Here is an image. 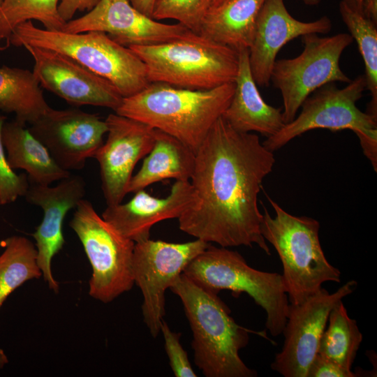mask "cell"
Instances as JSON below:
<instances>
[{
	"mask_svg": "<svg viewBox=\"0 0 377 377\" xmlns=\"http://www.w3.org/2000/svg\"><path fill=\"white\" fill-rule=\"evenodd\" d=\"M108 136L95 158L100 167L101 188L108 206L121 203L136 163L148 155L155 142V128L140 121L109 114Z\"/></svg>",
	"mask_w": 377,
	"mask_h": 377,
	"instance_id": "obj_14",
	"label": "cell"
},
{
	"mask_svg": "<svg viewBox=\"0 0 377 377\" xmlns=\"http://www.w3.org/2000/svg\"><path fill=\"white\" fill-rule=\"evenodd\" d=\"M227 0H212V5L209 9L216 8V6L221 5Z\"/></svg>",
	"mask_w": 377,
	"mask_h": 377,
	"instance_id": "obj_38",
	"label": "cell"
},
{
	"mask_svg": "<svg viewBox=\"0 0 377 377\" xmlns=\"http://www.w3.org/2000/svg\"><path fill=\"white\" fill-rule=\"evenodd\" d=\"M134 193L126 203L107 206L101 214L104 220L134 242L149 239L154 224L179 219L198 201L190 181L176 180L169 195L163 198L154 197L145 189Z\"/></svg>",
	"mask_w": 377,
	"mask_h": 377,
	"instance_id": "obj_19",
	"label": "cell"
},
{
	"mask_svg": "<svg viewBox=\"0 0 377 377\" xmlns=\"http://www.w3.org/2000/svg\"><path fill=\"white\" fill-rule=\"evenodd\" d=\"M209 244L199 239L185 243L150 238L135 242L132 260L133 279L142 292L143 320L153 337L160 333L165 314L166 290Z\"/></svg>",
	"mask_w": 377,
	"mask_h": 377,
	"instance_id": "obj_11",
	"label": "cell"
},
{
	"mask_svg": "<svg viewBox=\"0 0 377 377\" xmlns=\"http://www.w3.org/2000/svg\"><path fill=\"white\" fill-rule=\"evenodd\" d=\"M306 5L315 6L318 4L321 0H302Z\"/></svg>",
	"mask_w": 377,
	"mask_h": 377,
	"instance_id": "obj_37",
	"label": "cell"
},
{
	"mask_svg": "<svg viewBox=\"0 0 377 377\" xmlns=\"http://www.w3.org/2000/svg\"><path fill=\"white\" fill-rule=\"evenodd\" d=\"M61 0H3L0 4V50L10 45V36L19 24L39 21L45 29L63 31L65 22L59 13Z\"/></svg>",
	"mask_w": 377,
	"mask_h": 377,
	"instance_id": "obj_28",
	"label": "cell"
},
{
	"mask_svg": "<svg viewBox=\"0 0 377 377\" xmlns=\"http://www.w3.org/2000/svg\"><path fill=\"white\" fill-rule=\"evenodd\" d=\"M170 290L181 300L193 333L195 365L206 377H255L256 371L242 361L239 351L249 333L238 325L218 293L206 290L183 273Z\"/></svg>",
	"mask_w": 377,
	"mask_h": 377,
	"instance_id": "obj_3",
	"label": "cell"
},
{
	"mask_svg": "<svg viewBox=\"0 0 377 377\" xmlns=\"http://www.w3.org/2000/svg\"><path fill=\"white\" fill-rule=\"evenodd\" d=\"M361 12L367 19L377 24V0H362Z\"/></svg>",
	"mask_w": 377,
	"mask_h": 377,
	"instance_id": "obj_34",
	"label": "cell"
},
{
	"mask_svg": "<svg viewBox=\"0 0 377 377\" xmlns=\"http://www.w3.org/2000/svg\"><path fill=\"white\" fill-rule=\"evenodd\" d=\"M0 309L8 296L24 283L42 276L34 243L23 236L14 235L1 242Z\"/></svg>",
	"mask_w": 377,
	"mask_h": 377,
	"instance_id": "obj_25",
	"label": "cell"
},
{
	"mask_svg": "<svg viewBox=\"0 0 377 377\" xmlns=\"http://www.w3.org/2000/svg\"><path fill=\"white\" fill-rule=\"evenodd\" d=\"M235 82L210 89L150 82L123 100L115 113L147 124L179 140L195 154L229 105Z\"/></svg>",
	"mask_w": 377,
	"mask_h": 377,
	"instance_id": "obj_2",
	"label": "cell"
},
{
	"mask_svg": "<svg viewBox=\"0 0 377 377\" xmlns=\"http://www.w3.org/2000/svg\"><path fill=\"white\" fill-rule=\"evenodd\" d=\"M301 40L303 51L294 58L276 59L270 75L273 86L281 94L285 124L295 119L305 99L318 88L351 80L339 64L343 52L353 41L349 34L324 37L309 34L301 36Z\"/></svg>",
	"mask_w": 377,
	"mask_h": 377,
	"instance_id": "obj_10",
	"label": "cell"
},
{
	"mask_svg": "<svg viewBox=\"0 0 377 377\" xmlns=\"http://www.w3.org/2000/svg\"><path fill=\"white\" fill-rule=\"evenodd\" d=\"M54 186L30 183L24 195L27 201L43 210V218L31 236L36 241L37 263L48 287L57 293L59 285L52 272V260L65 244L63 223L67 213L75 209L85 195V182L72 175Z\"/></svg>",
	"mask_w": 377,
	"mask_h": 377,
	"instance_id": "obj_17",
	"label": "cell"
},
{
	"mask_svg": "<svg viewBox=\"0 0 377 377\" xmlns=\"http://www.w3.org/2000/svg\"><path fill=\"white\" fill-rule=\"evenodd\" d=\"M347 84L339 89L334 82H330L314 91L303 102L300 114L267 138L263 145L274 152L311 130L349 129L358 137L364 155L376 171L377 118L361 111L356 105L367 90L365 76L358 75Z\"/></svg>",
	"mask_w": 377,
	"mask_h": 377,
	"instance_id": "obj_8",
	"label": "cell"
},
{
	"mask_svg": "<svg viewBox=\"0 0 377 377\" xmlns=\"http://www.w3.org/2000/svg\"><path fill=\"white\" fill-rule=\"evenodd\" d=\"M1 140L10 168L25 170L31 184L47 186L71 175V172L57 165L45 146L31 134L27 125L15 119L5 121Z\"/></svg>",
	"mask_w": 377,
	"mask_h": 377,
	"instance_id": "obj_21",
	"label": "cell"
},
{
	"mask_svg": "<svg viewBox=\"0 0 377 377\" xmlns=\"http://www.w3.org/2000/svg\"><path fill=\"white\" fill-rule=\"evenodd\" d=\"M332 25L327 16L312 22L300 21L289 13L283 0H265L249 48V66L256 84H269L276 55L287 43L309 34H327Z\"/></svg>",
	"mask_w": 377,
	"mask_h": 377,
	"instance_id": "obj_18",
	"label": "cell"
},
{
	"mask_svg": "<svg viewBox=\"0 0 377 377\" xmlns=\"http://www.w3.org/2000/svg\"><path fill=\"white\" fill-rule=\"evenodd\" d=\"M50 107L33 71L0 67V110L14 113L22 124H31Z\"/></svg>",
	"mask_w": 377,
	"mask_h": 377,
	"instance_id": "obj_24",
	"label": "cell"
},
{
	"mask_svg": "<svg viewBox=\"0 0 377 377\" xmlns=\"http://www.w3.org/2000/svg\"><path fill=\"white\" fill-rule=\"evenodd\" d=\"M130 47L145 63L150 82L196 90L234 83L239 66L235 50L200 34Z\"/></svg>",
	"mask_w": 377,
	"mask_h": 377,
	"instance_id": "obj_6",
	"label": "cell"
},
{
	"mask_svg": "<svg viewBox=\"0 0 377 377\" xmlns=\"http://www.w3.org/2000/svg\"><path fill=\"white\" fill-rule=\"evenodd\" d=\"M357 373L346 369L335 362L316 354L312 360L306 377H356Z\"/></svg>",
	"mask_w": 377,
	"mask_h": 377,
	"instance_id": "obj_32",
	"label": "cell"
},
{
	"mask_svg": "<svg viewBox=\"0 0 377 377\" xmlns=\"http://www.w3.org/2000/svg\"><path fill=\"white\" fill-rule=\"evenodd\" d=\"M238 53L235 91L222 117L238 131L259 133L269 138L285 124L282 109L267 104L261 96L251 71L249 49H242Z\"/></svg>",
	"mask_w": 377,
	"mask_h": 377,
	"instance_id": "obj_20",
	"label": "cell"
},
{
	"mask_svg": "<svg viewBox=\"0 0 377 377\" xmlns=\"http://www.w3.org/2000/svg\"><path fill=\"white\" fill-rule=\"evenodd\" d=\"M23 47L34 61L33 73L40 87L75 106L94 105L114 112L123 97L108 80L72 58L30 45Z\"/></svg>",
	"mask_w": 377,
	"mask_h": 377,
	"instance_id": "obj_15",
	"label": "cell"
},
{
	"mask_svg": "<svg viewBox=\"0 0 377 377\" xmlns=\"http://www.w3.org/2000/svg\"><path fill=\"white\" fill-rule=\"evenodd\" d=\"M160 332L163 334L165 352L175 376L196 377L187 353L180 343L181 334L172 331L164 320L161 325Z\"/></svg>",
	"mask_w": 377,
	"mask_h": 377,
	"instance_id": "obj_31",
	"label": "cell"
},
{
	"mask_svg": "<svg viewBox=\"0 0 377 377\" xmlns=\"http://www.w3.org/2000/svg\"><path fill=\"white\" fill-rule=\"evenodd\" d=\"M195 154L177 138L155 129L154 145L140 170L132 175L127 193H135L166 179L190 181Z\"/></svg>",
	"mask_w": 377,
	"mask_h": 377,
	"instance_id": "obj_22",
	"label": "cell"
},
{
	"mask_svg": "<svg viewBox=\"0 0 377 377\" xmlns=\"http://www.w3.org/2000/svg\"><path fill=\"white\" fill-rule=\"evenodd\" d=\"M8 363V357L5 354L3 350L0 348V369H3V367Z\"/></svg>",
	"mask_w": 377,
	"mask_h": 377,
	"instance_id": "obj_36",
	"label": "cell"
},
{
	"mask_svg": "<svg viewBox=\"0 0 377 377\" xmlns=\"http://www.w3.org/2000/svg\"><path fill=\"white\" fill-rule=\"evenodd\" d=\"M274 163L258 135L238 131L219 117L195 153L190 182L198 201L178 219L179 229L223 247L256 244L270 256L258 195Z\"/></svg>",
	"mask_w": 377,
	"mask_h": 377,
	"instance_id": "obj_1",
	"label": "cell"
},
{
	"mask_svg": "<svg viewBox=\"0 0 377 377\" xmlns=\"http://www.w3.org/2000/svg\"><path fill=\"white\" fill-rule=\"evenodd\" d=\"M28 128L57 165L69 172L82 169L87 160L94 157L108 132L105 120L75 108L50 107Z\"/></svg>",
	"mask_w": 377,
	"mask_h": 377,
	"instance_id": "obj_13",
	"label": "cell"
},
{
	"mask_svg": "<svg viewBox=\"0 0 377 377\" xmlns=\"http://www.w3.org/2000/svg\"><path fill=\"white\" fill-rule=\"evenodd\" d=\"M265 0H227L209 9L199 34L236 51L252 43L258 13Z\"/></svg>",
	"mask_w": 377,
	"mask_h": 377,
	"instance_id": "obj_23",
	"label": "cell"
},
{
	"mask_svg": "<svg viewBox=\"0 0 377 377\" xmlns=\"http://www.w3.org/2000/svg\"><path fill=\"white\" fill-rule=\"evenodd\" d=\"M69 226L82 244L91 266L89 295L103 303L113 301L135 284L132 260L135 242L122 235L82 199Z\"/></svg>",
	"mask_w": 377,
	"mask_h": 377,
	"instance_id": "obj_9",
	"label": "cell"
},
{
	"mask_svg": "<svg viewBox=\"0 0 377 377\" xmlns=\"http://www.w3.org/2000/svg\"><path fill=\"white\" fill-rule=\"evenodd\" d=\"M212 0H156L153 18L172 19L191 31L199 34Z\"/></svg>",
	"mask_w": 377,
	"mask_h": 377,
	"instance_id": "obj_29",
	"label": "cell"
},
{
	"mask_svg": "<svg viewBox=\"0 0 377 377\" xmlns=\"http://www.w3.org/2000/svg\"><path fill=\"white\" fill-rule=\"evenodd\" d=\"M63 31L104 32L126 47L161 43L190 31L179 23L165 24L145 15L128 0H99L85 15L66 22Z\"/></svg>",
	"mask_w": 377,
	"mask_h": 377,
	"instance_id": "obj_16",
	"label": "cell"
},
{
	"mask_svg": "<svg viewBox=\"0 0 377 377\" xmlns=\"http://www.w3.org/2000/svg\"><path fill=\"white\" fill-rule=\"evenodd\" d=\"M2 1H3V0H0V4L1 3Z\"/></svg>",
	"mask_w": 377,
	"mask_h": 377,
	"instance_id": "obj_40",
	"label": "cell"
},
{
	"mask_svg": "<svg viewBox=\"0 0 377 377\" xmlns=\"http://www.w3.org/2000/svg\"><path fill=\"white\" fill-rule=\"evenodd\" d=\"M275 216L265 208L260 232L275 249L283 266V281L289 303L304 302L325 282L341 281V272L327 260L319 239V222L285 211L267 196Z\"/></svg>",
	"mask_w": 377,
	"mask_h": 377,
	"instance_id": "obj_5",
	"label": "cell"
},
{
	"mask_svg": "<svg viewBox=\"0 0 377 377\" xmlns=\"http://www.w3.org/2000/svg\"><path fill=\"white\" fill-rule=\"evenodd\" d=\"M131 4L142 13L153 18V11L156 0H128Z\"/></svg>",
	"mask_w": 377,
	"mask_h": 377,
	"instance_id": "obj_35",
	"label": "cell"
},
{
	"mask_svg": "<svg viewBox=\"0 0 377 377\" xmlns=\"http://www.w3.org/2000/svg\"><path fill=\"white\" fill-rule=\"evenodd\" d=\"M183 274L209 291L219 293L227 290L235 296L246 293L265 310L269 334L273 337L282 334L290 303L281 274L254 269L237 251L210 244L190 262Z\"/></svg>",
	"mask_w": 377,
	"mask_h": 377,
	"instance_id": "obj_7",
	"label": "cell"
},
{
	"mask_svg": "<svg viewBox=\"0 0 377 377\" xmlns=\"http://www.w3.org/2000/svg\"><path fill=\"white\" fill-rule=\"evenodd\" d=\"M339 12L364 61L367 89L371 96L366 112L377 118V24L364 16L353 0H341Z\"/></svg>",
	"mask_w": 377,
	"mask_h": 377,
	"instance_id": "obj_26",
	"label": "cell"
},
{
	"mask_svg": "<svg viewBox=\"0 0 377 377\" xmlns=\"http://www.w3.org/2000/svg\"><path fill=\"white\" fill-rule=\"evenodd\" d=\"M327 323L318 354L351 369L363 338L357 321L348 316L341 301L330 311Z\"/></svg>",
	"mask_w": 377,
	"mask_h": 377,
	"instance_id": "obj_27",
	"label": "cell"
},
{
	"mask_svg": "<svg viewBox=\"0 0 377 377\" xmlns=\"http://www.w3.org/2000/svg\"><path fill=\"white\" fill-rule=\"evenodd\" d=\"M30 45L65 54L110 82L123 98L131 96L149 83L145 63L128 47L105 33L91 31L70 33L36 27L31 20L17 25L10 45Z\"/></svg>",
	"mask_w": 377,
	"mask_h": 377,
	"instance_id": "obj_4",
	"label": "cell"
},
{
	"mask_svg": "<svg viewBox=\"0 0 377 377\" xmlns=\"http://www.w3.org/2000/svg\"><path fill=\"white\" fill-rule=\"evenodd\" d=\"M358 9L361 11V5L362 0H353Z\"/></svg>",
	"mask_w": 377,
	"mask_h": 377,
	"instance_id": "obj_39",
	"label": "cell"
},
{
	"mask_svg": "<svg viewBox=\"0 0 377 377\" xmlns=\"http://www.w3.org/2000/svg\"><path fill=\"white\" fill-rule=\"evenodd\" d=\"M357 286V281H348L332 293L322 287L304 302L290 303L282 332L283 344L275 355L271 369L284 377H306L330 311L352 294Z\"/></svg>",
	"mask_w": 377,
	"mask_h": 377,
	"instance_id": "obj_12",
	"label": "cell"
},
{
	"mask_svg": "<svg viewBox=\"0 0 377 377\" xmlns=\"http://www.w3.org/2000/svg\"><path fill=\"white\" fill-rule=\"evenodd\" d=\"M99 0H61L58 10L61 18L68 22L77 11L90 10Z\"/></svg>",
	"mask_w": 377,
	"mask_h": 377,
	"instance_id": "obj_33",
	"label": "cell"
},
{
	"mask_svg": "<svg viewBox=\"0 0 377 377\" xmlns=\"http://www.w3.org/2000/svg\"><path fill=\"white\" fill-rule=\"evenodd\" d=\"M6 119L0 113V206L24 197L30 185L27 174L15 173L8 162L1 140V129Z\"/></svg>",
	"mask_w": 377,
	"mask_h": 377,
	"instance_id": "obj_30",
	"label": "cell"
}]
</instances>
